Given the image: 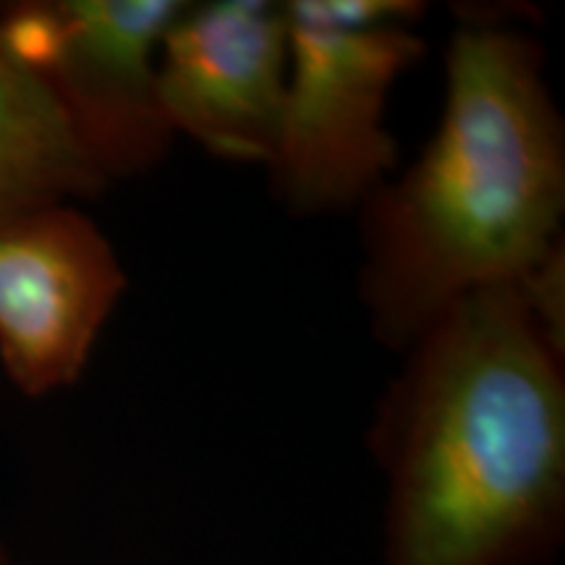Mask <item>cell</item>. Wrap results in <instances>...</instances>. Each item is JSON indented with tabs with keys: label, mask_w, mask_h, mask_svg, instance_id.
Wrapping results in <instances>:
<instances>
[{
	"label": "cell",
	"mask_w": 565,
	"mask_h": 565,
	"mask_svg": "<svg viewBox=\"0 0 565 565\" xmlns=\"http://www.w3.org/2000/svg\"><path fill=\"white\" fill-rule=\"evenodd\" d=\"M563 353L519 282L458 301L401 353L366 448L383 565H542L565 536Z\"/></svg>",
	"instance_id": "cell-1"
},
{
	"label": "cell",
	"mask_w": 565,
	"mask_h": 565,
	"mask_svg": "<svg viewBox=\"0 0 565 565\" xmlns=\"http://www.w3.org/2000/svg\"><path fill=\"white\" fill-rule=\"evenodd\" d=\"M565 124L540 40L469 17L445 51V103L419 158L359 207V301L404 353L458 301L519 282L563 246Z\"/></svg>",
	"instance_id": "cell-2"
},
{
	"label": "cell",
	"mask_w": 565,
	"mask_h": 565,
	"mask_svg": "<svg viewBox=\"0 0 565 565\" xmlns=\"http://www.w3.org/2000/svg\"><path fill=\"white\" fill-rule=\"evenodd\" d=\"M414 0H286L288 82L273 192L294 215L362 207L398 166L395 82L424 55Z\"/></svg>",
	"instance_id": "cell-3"
},
{
	"label": "cell",
	"mask_w": 565,
	"mask_h": 565,
	"mask_svg": "<svg viewBox=\"0 0 565 565\" xmlns=\"http://www.w3.org/2000/svg\"><path fill=\"white\" fill-rule=\"evenodd\" d=\"M183 9L186 0H32L0 11V38L45 84L108 186L171 152L158 51Z\"/></svg>",
	"instance_id": "cell-4"
},
{
	"label": "cell",
	"mask_w": 565,
	"mask_h": 565,
	"mask_svg": "<svg viewBox=\"0 0 565 565\" xmlns=\"http://www.w3.org/2000/svg\"><path fill=\"white\" fill-rule=\"evenodd\" d=\"M129 278L74 202L0 221V362L26 398L79 383Z\"/></svg>",
	"instance_id": "cell-5"
},
{
	"label": "cell",
	"mask_w": 565,
	"mask_h": 565,
	"mask_svg": "<svg viewBox=\"0 0 565 565\" xmlns=\"http://www.w3.org/2000/svg\"><path fill=\"white\" fill-rule=\"evenodd\" d=\"M286 82V3H186L162 34L158 95L166 121L217 160L270 166Z\"/></svg>",
	"instance_id": "cell-6"
},
{
	"label": "cell",
	"mask_w": 565,
	"mask_h": 565,
	"mask_svg": "<svg viewBox=\"0 0 565 565\" xmlns=\"http://www.w3.org/2000/svg\"><path fill=\"white\" fill-rule=\"evenodd\" d=\"M105 189L51 92L0 38V221Z\"/></svg>",
	"instance_id": "cell-7"
},
{
	"label": "cell",
	"mask_w": 565,
	"mask_h": 565,
	"mask_svg": "<svg viewBox=\"0 0 565 565\" xmlns=\"http://www.w3.org/2000/svg\"><path fill=\"white\" fill-rule=\"evenodd\" d=\"M0 565H9V555L3 553V547H0Z\"/></svg>",
	"instance_id": "cell-8"
}]
</instances>
